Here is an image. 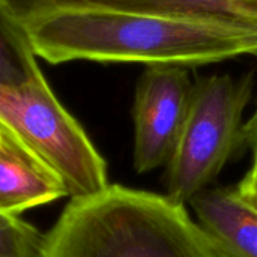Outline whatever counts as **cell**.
Here are the masks:
<instances>
[{
  "mask_svg": "<svg viewBox=\"0 0 257 257\" xmlns=\"http://www.w3.org/2000/svg\"><path fill=\"white\" fill-rule=\"evenodd\" d=\"M188 205L221 256L257 257V211L238 196L235 187H209Z\"/></svg>",
  "mask_w": 257,
  "mask_h": 257,
  "instance_id": "obj_7",
  "label": "cell"
},
{
  "mask_svg": "<svg viewBox=\"0 0 257 257\" xmlns=\"http://www.w3.org/2000/svg\"><path fill=\"white\" fill-rule=\"evenodd\" d=\"M68 197L62 181L9 139L0 140V212L20 217L36 206Z\"/></svg>",
  "mask_w": 257,
  "mask_h": 257,
  "instance_id": "obj_8",
  "label": "cell"
},
{
  "mask_svg": "<svg viewBox=\"0 0 257 257\" xmlns=\"http://www.w3.org/2000/svg\"><path fill=\"white\" fill-rule=\"evenodd\" d=\"M194 83L187 66L148 65L136 87L134 170L140 175L166 166L182 133Z\"/></svg>",
  "mask_w": 257,
  "mask_h": 257,
  "instance_id": "obj_5",
  "label": "cell"
},
{
  "mask_svg": "<svg viewBox=\"0 0 257 257\" xmlns=\"http://www.w3.org/2000/svg\"><path fill=\"white\" fill-rule=\"evenodd\" d=\"M236 6L257 24V0H235Z\"/></svg>",
  "mask_w": 257,
  "mask_h": 257,
  "instance_id": "obj_13",
  "label": "cell"
},
{
  "mask_svg": "<svg viewBox=\"0 0 257 257\" xmlns=\"http://www.w3.org/2000/svg\"><path fill=\"white\" fill-rule=\"evenodd\" d=\"M251 77L208 75L194 81L188 114L166 164V196L179 205L212 185L224 166L245 145L244 110L251 98Z\"/></svg>",
  "mask_w": 257,
  "mask_h": 257,
  "instance_id": "obj_4",
  "label": "cell"
},
{
  "mask_svg": "<svg viewBox=\"0 0 257 257\" xmlns=\"http://www.w3.org/2000/svg\"><path fill=\"white\" fill-rule=\"evenodd\" d=\"M3 139H8V137H5V136H3V134L0 133V140H3Z\"/></svg>",
  "mask_w": 257,
  "mask_h": 257,
  "instance_id": "obj_14",
  "label": "cell"
},
{
  "mask_svg": "<svg viewBox=\"0 0 257 257\" xmlns=\"http://www.w3.org/2000/svg\"><path fill=\"white\" fill-rule=\"evenodd\" d=\"M23 21L65 9H104L158 17L253 23L235 0H3Z\"/></svg>",
  "mask_w": 257,
  "mask_h": 257,
  "instance_id": "obj_6",
  "label": "cell"
},
{
  "mask_svg": "<svg viewBox=\"0 0 257 257\" xmlns=\"http://www.w3.org/2000/svg\"><path fill=\"white\" fill-rule=\"evenodd\" d=\"M244 140L245 146L251 151V167L245 175L257 178V108L248 122L244 123Z\"/></svg>",
  "mask_w": 257,
  "mask_h": 257,
  "instance_id": "obj_11",
  "label": "cell"
},
{
  "mask_svg": "<svg viewBox=\"0 0 257 257\" xmlns=\"http://www.w3.org/2000/svg\"><path fill=\"white\" fill-rule=\"evenodd\" d=\"M235 190H236L238 196L247 205H250L254 211H257V178H251V176L245 175L235 185Z\"/></svg>",
  "mask_w": 257,
  "mask_h": 257,
  "instance_id": "obj_12",
  "label": "cell"
},
{
  "mask_svg": "<svg viewBox=\"0 0 257 257\" xmlns=\"http://www.w3.org/2000/svg\"><path fill=\"white\" fill-rule=\"evenodd\" d=\"M0 133L56 175L71 199L110 185L105 160L45 78L24 86L0 84Z\"/></svg>",
  "mask_w": 257,
  "mask_h": 257,
  "instance_id": "obj_3",
  "label": "cell"
},
{
  "mask_svg": "<svg viewBox=\"0 0 257 257\" xmlns=\"http://www.w3.org/2000/svg\"><path fill=\"white\" fill-rule=\"evenodd\" d=\"M36 57L205 65L257 56V24L158 17L104 9H65L24 20Z\"/></svg>",
  "mask_w": 257,
  "mask_h": 257,
  "instance_id": "obj_1",
  "label": "cell"
},
{
  "mask_svg": "<svg viewBox=\"0 0 257 257\" xmlns=\"http://www.w3.org/2000/svg\"><path fill=\"white\" fill-rule=\"evenodd\" d=\"M42 257H223L185 205L110 184L71 199L44 236Z\"/></svg>",
  "mask_w": 257,
  "mask_h": 257,
  "instance_id": "obj_2",
  "label": "cell"
},
{
  "mask_svg": "<svg viewBox=\"0 0 257 257\" xmlns=\"http://www.w3.org/2000/svg\"><path fill=\"white\" fill-rule=\"evenodd\" d=\"M42 78L26 23L0 0V84L24 86Z\"/></svg>",
  "mask_w": 257,
  "mask_h": 257,
  "instance_id": "obj_9",
  "label": "cell"
},
{
  "mask_svg": "<svg viewBox=\"0 0 257 257\" xmlns=\"http://www.w3.org/2000/svg\"><path fill=\"white\" fill-rule=\"evenodd\" d=\"M44 236L20 217L0 212V257H42Z\"/></svg>",
  "mask_w": 257,
  "mask_h": 257,
  "instance_id": "obj_10",
  "label": "cell"
}]
</instances>
